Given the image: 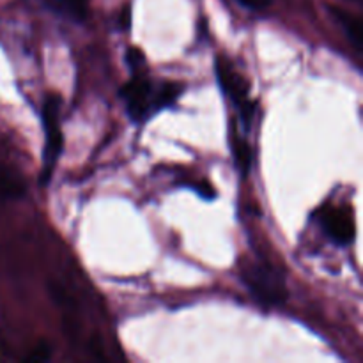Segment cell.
<instances>
[{
  "label": "cell",
  "mask_w": 363,
  "mask_h": 363,
  "mask_svg": "<svg viewBox=\"0 0 363 363\" xmlns=\"http://www.w3.org/2000/svg\"><path fill=\"white\" fill-rule=\"evenodd\" d=\"M323 229L339 245H347L354 238L353 216L340 208H330L323 213Z\"/></svg>",
  "instance_id": "5"
},
{
  "label": "cell",
  "mask_w": 363,
  "mask_h": 363,
  "mask_svg": "<svg viewBox=\"0 0 363 363\" xmlns=\"http://www.w3.org/2000/svg\"><path fill=\"white\" fill-rule=\"evenodd\" d=\"M181 87L174 82H167L163 84L158 91H155V106L156 108H165V106L172 105L177 98H179Z\"/></svg>",
  "instance_id": "10"
},
{
  "label": "cell",
  "mask_w": 363,
  "mask_h": 363,
  "mask_svg": "<svg viewBox=\"0 0 363 363\" xmlns=\"http://www.w3.org/2000/svg\"><path fill=\"white\" fill-rule=\"evenodd\" d=\"M50 346H46V344H41V346L35 347L34 351H32L30 354L27 357V362H32V363H39V362H46L50 358Z\"/></svg>",
  "instance_id": "11"
},
{
  "label": "cell",
  "mask_w": 363,
  "mask_h": 363,
  "mask_svg": "<svg viewBox=\"0 0 363 363\" xmlns=\"http://www.w3.org/2000/svg\"><path fill=\"white\" fill-rule=\"evenodd\" d=\"M328 9H330V14L335 18V21L340 25V28L344 30L347 41L353 45L354 52L360 55L362 48H363V28H362L360 18H357L354 14H351V13H347L346 9H340V7L330 6Z\"/></svg>",
  "instance_id": "6"
},
{
  "label": "cell",
  "mask_w": 363,
  "mask_h": 363,
  "mask_svg": "<svg viewBox=\"0 0 363 363\" xmlns=\"http://www.w3.org/2000/svg\"><path fill=\"white\" fill-rule=\"evenodd\" d=\"M38 2L60 16L73 18V20H84L85 16V7L78 6L73 0H38Z\"/></svg>",
  "instance_id": "8"
},
{
  "label": "cell",
  "mask_w": 363,
  "mask_h": 363,
  "mask_svg": "<svg viewBox=\"0 0 363 363\" xmlns=\"http://www.w3.org/2000/svg\"><path fill=\"white\" fill-rule=\"evenodd\" d=\"M60 99L57 96H48L43 105V126H45V167H43V183H48L52 177L53 167L64 147V138L59 126Z\"/></svg>",
  "instance_id": "2"
},
{
  "label": "cell",
  "mask_w": 363,
  "mask_h": 363,
  "mask_svg": "<svg viewBox=\"0 0 363 363\" xmlns=\"http://www.w3.org/2000/svg\"><path fill=\"white\" fill-rule=\"evenodd\" d=\"M130 21H131V13H130V7H124V9H123V13H121V20H119L121 27L128 28V27H130Z\"/></svg>",
  "instance_id": "15"
},
{
  "label": "cell",
  "mask_w": 363,
  "mask_h": 363,
  "mask_svg": "<svg viewBox=\"0 0 363 363\" xmlns=\"http://www.w3.org/2000/svg\"><path fill=\"white\" fill-rule=\"evenodd\" d=\"M238 2H240L241 6L247 7V9L262 11V9H266L269 4H272V0H238Z\"/></svg>",
  "instance_id": "14"
},
{
  "label": "cell",
  "mask_w": 363,
  "mask_h": 363,
  "mask_svg": "<svg viewBox=\"0 0 363 363\" xmlns=\"http://www.w3.org/2000/svg\"><path fill=\"white\" fill-rule=\"evenodd\" d=\"M191 188H194V190L197 191V194L201 195V197L215 199V188H213L211 184L208 183V181H201V183H195Z\"/></svg>",
  "instance_id": "13"
},
{
  "label": "cell",
  "mask_w": 363,
  "mask_h": 363,
  "mask_svg": "<svg viewBox=\"0 0 363 363\" xmlns=\"http://www.w3.org/2000/svg\"><path fill=\"white\" fill-rule=\"evenodd\" d=\"M25 191H27V186H25L23 177L7 167H0V197L13 201V199L23 197Z\"/></svg>",
  "instance_id": "7"
},
{
  "label": "cell",
  "mask_w": 363,
  "mask_h": 363,
  "mask_svg": "<svg viewBox=\"0 0 363 363\" xmlns=\"http://www.w3.org/2000/svg\"><path fill=\"white\" fill-rule=\"evenodd\" d=\"M126 60H128V64H130L131 69L135 71L137 67H140L142 64H144V53H142L138 48H130L128 50Z\"/></svg>",
  "instance_id": "12"
},
{
  "label": "cell",
  "mask_w": 363,
  "mask_h": 363,
  "mask_svg": "<svg viewBox=\"0 0 363 363\" xmlns=\"http://www.w3.org/2000/svg\"><path fill=\"white\" fill-rule=\"evenodd\" d=\"M216 77H218L220 87L227 92V94L233 96L234 103L238 105V110H240L241 121H243L245 128L248 130V126L252 124V119H254V103L248 98V87L243 82V78L236 73V71L230 67V64L227 62L225 59L218 57L216 59Z\"/></svg>",
  "instance_id": "3"
},
{
  "label": "cell",
  "mask_w": 363,
  "mask_h": 363,
  "mask_svg": "<svg viewBox=\"0 0 363 363\" xmlns=\"http://www.w3.org/2000/svg\"><path fill=\"white\" fill-rule=\"evenodd\" d=\"M233 152H234V162H236L238 169L243 174H247L252 167V151L250 145L240 137L233 138Z\"/></svg>",
  "instance_id": "9"
},
{
  "label": "cell",
  "mask_w": 363,
  "mask_h": 363,
  "mask_svg": "<svg viewBox=\"0 0 363 363\" xmlns=\"http://www.w3.org/2000/svg\"><path fill=\"white\" fill-rule=\"evenodd\" d=\"M243 282L257 303L277 307L287 298V287L282 275L275 268L262 262H252L245 268Z\"/></svg>",
  "instance_id": "1"
},
{
  "label": "cell",
  "mask_w": 363,
  "mask_h": 363,
  "mask_svg": "<svg viewBox=\"0 0 363 363\" xmlns=\"http://www.w3.org/2000/svg\"><path fill=\"white\" fill-rule=\"evenodd\" d=\"M74 4H78V6H82V7H85V2H87V0H73Z\"/></svg>",
  "instance_id": "16"
},
{
  "label": "cell",
  "mask_w": 363,
  "mask_h": 363,
  "mask_svg": "<svg viewBox=\"0 0 363 363\" xmlns=\"http://www.w3.org/2000/svg\"><path fill=\"white\" fill-rule=\"evenodd\" d=\"M121 98L126 103L128 113L133 121L142 123L151 116L155 106V91L147 78L135 77L121 89Z\"/></svg>",
  "instance_id": "4"
}]
</instances>
